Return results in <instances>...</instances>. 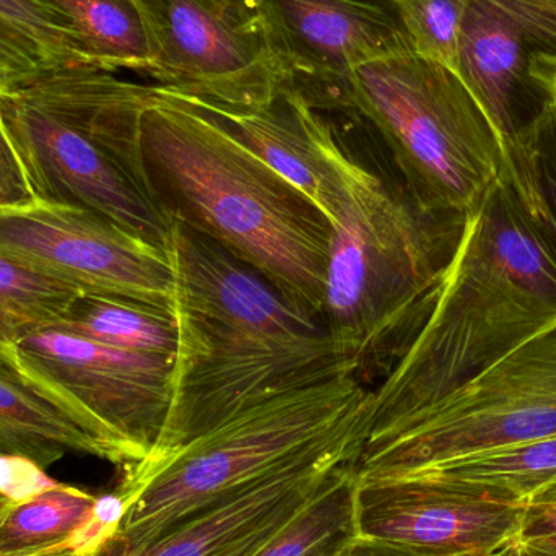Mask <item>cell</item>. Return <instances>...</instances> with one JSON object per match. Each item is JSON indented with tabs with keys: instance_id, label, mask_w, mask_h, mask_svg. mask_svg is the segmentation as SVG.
Masks as SVG:
<instances>
[{
	"instance_id": "obj_14",
	"label": "cell",
	"mask_w": 556,
	"mask_h": 556,
	"mask_svg": "<svg viewBox=\"0 0 556 556\" xmlns=\"http://www.w3.org/2000/svg\"><path fill=\"white\" fill-rule=\"evenodd\" d=\"M368 417L276 472L173 526L155 541L108 539L90 556H256L320 492L343 464L358 459Z\"/></svg>"
},
{
	"instance_id": "obj_27",
	"label": "cell",
	"mask_w": 556,
	"mask_h": 556,
	"mask_svg": "<svg viewBox=\"0 0 556 556\" xmlns=\"http://www.w3.org/2000/svg\"><path fill=\"white\" fill-rule=\"evenodd\" d=\"M36 202L15 147L0 121V208L25 207Z\"/></svg>"
},
{
	"instance_id": "obj_29",
	"label": "cell",
	"mask_w": 556,
	"mask_h": 556,
	"mask_svg": "<svg viewBox=\"0 0 556 556\" xmlns=\"http://www.w3.org/2000/svg\"><path fill=\"white\" fill-rule=\"evenodd\" d=\"M342 556H425L391 542L358 535Z\"/></svg>"
},
{
	"instance_id": "obj_32",
	"label": "cell",
	"mask_w": 556,
	"mask_h": 556,
	"mask_svg": "<svg viewBox=\"0 0 556 556\" xmlns=\"http://www.w3.org/2000/svg\"><path fill=\"white\" fill-rule=\"evenodd\" d=\"M0 453H3V451H0ZM3 454H5V453H3ZM0 502H5V500H0Z\"/></svg>"
},
{
	"instance_id": "obj_24",
	"label": "cell",
	"mask_w": 556,
	"mask_h": 556,
	"mask_svg": "<svg viewBox=\"0 0 556 556\" xmlns=\"http://www.w3.org/2000/svg\"><path fill=\"white\" fill-rule=\"evenodd\" d=\"M77 294L0 254V353L12 356L22 337L59 323Z\"/></svg>"
},
{
	"instance_id": "obj_9",
	"label": "cell",
	"mask_w": 556,
	"mask_h": 556,
	"mask_svg": "<svg viewBox=\"0 0 556 556\" xmlns=\"http://www.w3.org/2000/svg\"><path fill=\"white\" fill-rule=\"evenodd\" d=\"M155 87L228 106H260L290 84L257 0H136Z\"/></svg>"
},
{
	"instance_id": "obj_13",
	"label": "cell",
	"mask_w": 556,
	"mask_h": 556,
	"mask_svg": "<svg viewBox=\"0 0 556 556\" xmlns=\"http://www.w3.org/2000/svg\"><path fill=\"white\" fill-rule=\"evenodd\" d=\"M456 74L505 147L556 103V0H470Z\"/></svg>"
},
{
	"instance_id": "obj_21",
	"label": "cell",
	"mask_w": 556,
	"mask_h": 556,
	"mask_svg": "<svg viewBox=\"0 0 556 556\" xmlns=\"http://www.w3.org/2000/svg\"><path fill=\"white\" fill-rule=\"evenodd\" d=\"M67 16L94 67L150 74L149 35L136 0H46Z\"/></svg>"
},
{
	"instance_id": "obj_2",
	"label": "cell",
	"mask_w": 556,
	"mask_h": 556,
	"mask_svg": "<svg viewBox=\"0 0 556 556\" xmlns=\"http://www.w3.org/2000/svg\"><path fill=\"white\" fill-rule=\"evenodd\" d=\"M556 326V248L500 178L464 222L427 319L369 389L381 440Z\"/></svg>"
},
{
	"instance_id": "obj_4",
	"label": "cell",
	"mask_w": 556,
	"mask_h": 556,
	"mask_svg": "<svg viewBox=\"0 0 556 556\" xmlns=\"http://www.w3.org/2000/svg\"><path fill=\"white\" fill-rule=\"evenodd\" d=\"M464 222L425 211L397 176L353 163L332 224L320 319L359 381L384 378L427 319Z\"/></svg>"
},
{
	"instance_id": "obj_31",
	"label": "cell",
	"mask_w": 556,
	"mask_h": 556,
	"mask_svg": "<svg viewBox=\"0 0 556 556\" xmlns=\"http://www.w3.org/2000/svg\"><path fill=\"white\" fill-rule=\"evenodd\" d=\"M5 90V85H3L2 78H0V91Z\"/></svg>"
},
{
	"instance_id": "obj_22",
	"label": "cell",
	"mask_w": 556,
	"mask_h": 556,
	"mask_svg": "<svg viewBox=\"0 0 556 556\" xmlns=\"http://www.w3.org/2000/svg\"><path fill=\"white\" fill-rule=\"evenodd\" d=\"M502 176L556 248V103L503 147Z\"/></svg>"
},
{
	"instance_id": "obj_23",
	"label": "cell",
	"mask_w": 556,
	"mask_h": 556,
	"mask_svg": "<svg viewBox=\"0 0 556 556\" xmlns=\"http://www.w3.org/2000/svg\"><path fill=\"white\" fill-rule=\"evenodd\" d=\"M417 476L450 477L498 486L518 498L528 500L556 483V434L454 460Z\"/></svg>"
},
{
	"instance_id": "obj_7",
	"label": "cell",
	"mask_w": 556,
	"mask_h": 556,
	"mask_svg": "<svg viewBox=\"0 0 556 556\" xmlns=\"http://www.w3.org/2000/svg\"><path fill=\"white\" fill-rule=\"evenodd\" d=\"M317 106L365 117L408 194L433 214L466 218L502 175V140L469 88L417 52L362 65Z\"/></svg>"
},
{
	"instance_id": "obj_17",
	"label": "cell",
	"mask_w": 556,
	"mask_h": 556,
	"mask_svg": "<svg viewBox=\"0 0 556 556\" xmlns=\"http://www.w3.org/2000/svg\"><path fill=\"white\" fill-rule=\"evenodd\" d=\"M0 451L26 457L48 469L65 454H85L126 467L121 454L108 444L80 415L29 379L0 353Z\"/></svg>"
},
{
	"instance_id": "obj_20",
	"label": "cell",
	"mask_w": 556,
	"mask_h": 556,
	"mask_svg": "<svg viewBox=\"0 0 556 556\" xmlns=\"http://www.w3.org/2000/svg\"><path fill=\"white\" fill-rule=\"evenodd\" d=\"M358 476L343 464L320 492L256 556H342L358 538Z\"/></svg>"
},
{
	"instance_id": "obj_28",
	"label": "cell",
	"mask_w": 556,
	"mask_h": 556,
	"mask_svg": "<svg viewBox=\"0 0 556 556\" xmlns=\"http://www.w3.org/2000/svg\"><path fill=\"white\" fill-rule=\"evenodd\" d=\"M551 535H556V483L529 496L526 502L521 542L538 541Z\"/></svg>"
},
{
	"instance_id": "obj_18",
	"label": "cell",
	"mask_w": 556,
	"mask_h": 556,
	"mask_svg": "<svg viewBox=\"0 0 556 556\" xmlns=\"http://www.w3.org/2000/svg\"><path fill=\"white\" fill-rule=\"evenodd\" d=\"M98 496L58 483L22 502H0V556H90L101 547L93 526Z\"/></svg>"
},
{
	"instance_id": "obj_19",
	"label": "cell",
	"mask_w": 556,
	"mask_h": 556,
	"mask_svg": "<svg viewBox=\"0 0 556 556\" xmlns=\"http://www.w3.org/2000/svg\"><path fill=\"white\" fill-rule=\"evenodd\" d=\"M55 329L146 355L175 359L178 324L172 307L106 294L78 293Z\"/></svg>"
},
{
	"instance_id": "obj_6",
	"label": "cell",
	"mask_w": 556,
	"mask_h": 556,
	"mask_svg": "<svg viewBox=\"0 0 556 556\" xmlns=\"http://www.w3.org/2000/svg\"><path fill=\"white\" fill-rule=\"evenodd\" d=\"M369 389L353 372L244 408L160 460L124 469L137 493L116 538L155 541L188 516L263 479L368 417Z\"/></svg>"
},
{
	"instance_id": "obj_12",
	"label": "cell",
	"mask_w": 556,
	"mask_h": 556,
	"mask_svg": "<svg viewBox=\"0 0 556 556\" xmlns=\"http://www.w3.org/2000/svg\"><path fill=\"white\" fill-rule=\"evenodd\" d=\"M526 502L498 486L441 476L358 482V534L425 556H511Z\"/></svg>"
},
{
	"instance_id": "obj_8",
	"label": "cell",
	"mask_w": 556,
	"mask_h": 556,
	"mask_svg": "<svg viewBox=\"0 0 556 556\" xmlns=\"http://www.w3.org/2000/svg\"><path fill=\"white\" fill-rule=\"evenodd\" d=\"M556 434V326L389 437L363 444L358 482L404 479Z\"/></svg>"
},
{
	"instance_id": "obj_33",
	"label": "cell",
	"mask_w": 556,
	"mask_h": 556,
	"mask_svg": "<svg viewBox=\"0 0 556 556\" xmlns=\"http://www.w3.org/2000/svg\"><path fill=\"white\" fill-rule=\"evenodd\" d=\"M61 556H72V555H61Z\"/></svg>"
},
{
	"instance_id": "obj_5",
	"label": "cell",
	"mask_w": 556,
	"mask_h": 556,
	"mask_svg": "<svg viewBox=\"0 0 556 556\" xmlns=\"http://www.w3.org/2000/svg\"><path fill=\"white\" fill-rule=\"evenodd\" d=\"M152 93L101 68H55L0 91V121L36 201L103 215L168 254L173 220L140 143Z\"/></svg>"
},
{
	"instance_id": "obj_25",
	"label": "cell",
	"mask_w": 556,
	"mask_h": 556,
	"mask_svg": "<svg viewBox=\"0 0 556 556\" xmlns=\"http://www.w3.org/2000/svg\"><path fill=\"white\" fill-rule=\"evenodd\" d=\"M0 22L38 46L55 68L94 67L67 16L46 0H0Z\"/></svg>"
},
{
	"instance_id": "obj_30",
	"label": "cell",
	"mask_w": 556,
	"mask_h": 556,
	"mask_svg": "<svg viewBox=\"0 0 556 556\" xmlns=\"http://www.w3.org/2000/svg\"><path fill=\"white\" fill-rule=\"evenodd\" d=\"M511 556H556V535L521 542Z\"/></svg>"
},
{
	"instance_id": "obj_1",
	"label": "cell",
	"mask_w": 556,
	"mask_h": 556,
	"mask_svg": "<svg viewBox=\"0 0 556 556\" xmlns=\"http://www.w3.org/2000/svg\"><path fill=\"white\" fill-rule=\"evenodd\" d=\"M168 257L178 324L172 404L143 460L168 457L273 395L355 375L320 317L204 235L173 220Z\"/></svg>"
},
{
	"instance_id": "obj_11",
	"label": "cell",
	"mask_w": 556,
	"mask_h": 556,
	"mask_svg": "<svg viewBox=\"0 0 556 556\" xmlns=\"http://www.w3.org/2000/svg\"><path fill=\"white\" fill-rule=\"evenodd\" d=\"M0 254L78 293L172 307L168 254L87 208L39 201L0 208Z\"/></svg>"
},
{
	"instance_id": "obj_26",
	"label": "cell",
	"mask_w": 556,
	"mask_h": 556,
	"mask_svg": "<svg viewBox=\"0 0 556 556\" xmlns=\"http://www.w3.org/2000/svg\"><path fill=\"white\" fill-rule=\"evenodd\" d=\"M412 51L456 72L460 28L470 0H392Z\"/></svg>"
},
{
	"instance_id": "obj_10",
	"label": "cell",
	"mask_w": 556,
	"mask_h": 556,
	"mask_svg": "<svg viewBox=\"0 0 556 556\" xmlns=\"http://www.w3.org/2000/svg\"><path fill=\"white\" fill-rule=\"evenodd\" d=\"M12 359L80 415L126 467L155 450L172 404L175 359L114 349L55 327L22 337Z\"/></svg>"
},
{
	"instance_id": "obj_15",
	"label": "cell",
	"mask_w": 556,
	"mask_h": 556,
	"mask_svg": "<svg viewBox=\"0 0 556 556\" xmlns=\"http://www.w3.org/2000/svg\"><path fill=\"white\" fill-rule=\"evenodd\" d=\"M285 74L311 104L362 65L412 51L392 0H257Z\"/></svg>"
},
{
	"instance_id": "obj_16",
	"label": "cell",
	"mask_w": 556,
	"mask_h": 556,
	"mask_svg": "<svg viewBox=\"0 0 556 556\" xmlns=\"http://www.w3.org/2000/svg\"><path fill=\"white\" fill-rule=\"evenodd\" d=\"M169 94L217 121L306 195L329 218L330 225L337 220L355 159L337 142L329 124L324 123L293 81L283 85L273 100L251 108Z\"/></svg>"
},
{
	"instance_id": "obj_3",
	"label": "cell",
	"mask_w": 556,
	"mask_h": 556,
	"mask_svg": "<svg viewBox=\"0 0 556 556\" xmlns=\"http://www.w3.org/2000/svg\"><path fill=\"white\" fill-rule=\"evenodd\" d=\"M140 143L153 191L172 220L320 317L333 230L306 195L217 121L155 85L140 117Z\"/></svg>"
}]
</instances>
